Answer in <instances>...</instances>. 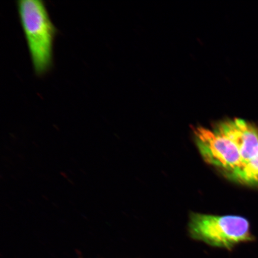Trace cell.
Returning a JSON list of instances; mask_svg holds the SVG:
<instances>
[{
	"label": "cell",
	"instance_id": "obj_1",
	"mask_svg": "<svg viewBox=\"0 0 258 258\" xmlns=\"http://www.w3.org/2000/svg\"><path fill=\"white\" fill-rule=\"evenodd\" d=\"M16 6L34 73L43 76L53 67L57 28L43 0H18Z\"/></svg>",
	"mask_w": 258,
	"mask_h": 258
},
{
	"label": "cell",
	"instance_id": "obj_3",
	"mask_svg": "<svg viewBox=\"0 0 258 258\" xmlns=\"http://www.w3.org/2000/svg\"><path fill=\"white\" fill-rule=\"evenodd\" d=\"M195 137L197 147L206 163L225 170L227 175L240 168L239 150L225 135L215 128L200 127L195 129Z\"/></svg>",
	"mask_w": 258,
	"mask_h": 258
},
{
	"label": "cell",
	"instance_id": "obj_2",
	"mask_svg": "<svg viewBox=\"0 0 258 258\" xmlns=\"http://www.w3.org/2000/svg\"><path fill=\"white\" fill-rule=\"evenodd\" d=\"M190 235L211 246L230 249L238 244L253 241L249 222L239 216H215L195 213L190 216Z\"/></svg>",
	"mask_w": 258,
	"mask_h": 258
}]
</instances>
